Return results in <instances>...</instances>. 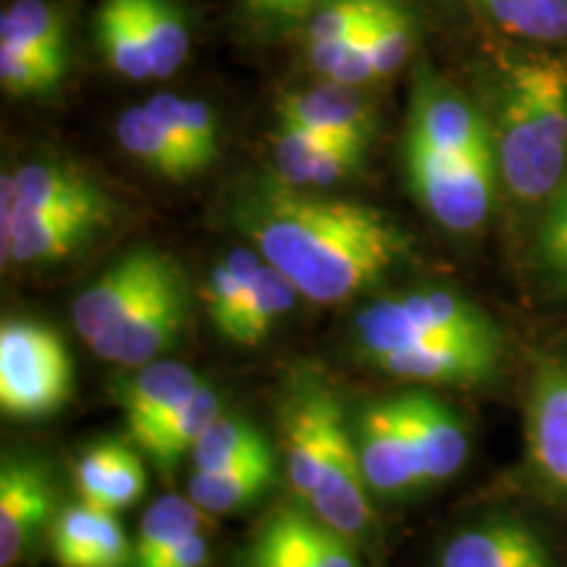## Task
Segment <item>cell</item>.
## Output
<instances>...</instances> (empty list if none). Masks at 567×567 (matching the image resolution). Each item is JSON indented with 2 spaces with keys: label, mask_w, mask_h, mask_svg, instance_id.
I'll list each match as a JSON object with an SVG mask.
<instances>
[{
  "label": "cell",
  "mask_w": 567,
  "mask_h": 567,
  "mask_svg": "<svg viewBox=\"0 0 567 567\" xmlns=\"http://www.w3.org/2000/svg\"><path fill=\"white\" fill-rule=\"evenodd\" d=\"M234 218L260 258L318 305L373 287L410 250L408 234L384 210L308 195L276 176L239 189Z\"/></svg>",
  "instance_id": "obj_1"
},
{
  "label": "cell",
  "mask_w": 567,
  "mask_h": 567,
  "mask_svg": "<svg viewBox=\"0 0 567 567\" xmlns=\"http://www.w3.org/2000/svg\"><path fill=\"white\" fill-rule=\"evenodd\" d=\"M499 176L520 203H547L567 176V61H505L494 124Z\"/></svg>",
  "instance_id": "obj_2"
},
{
  "label": "cell",
  "mask_w": 567,
  "mask_h": 567,
  "mask_svg": "<svg viewBox=\"0 0 567 567\" xmlns=\"http://www.w3.org/2000/svg\"><path fill=\"white\" fill-rule=\"evenodd\" d=\"M354 334L365 360L444 337L502 342L492 316L446 289H417L368 305L354 318Z\"/></svg>",
  "instance_id": "obj_3"
},
{
  "label": "cell",
  "mask_w": 567,
  "mask_h": 567,
  "mask_svg": "<svg viewBox=\"0 0 567 567\" xmlns=\"http://www.w3.org/2000/svg\"><path fill=\"white\" fill-rule=\"evenodd\" d=\"M74 394V363L59 331L30 318L0 326V410L19 421L51 417Z\"/></svg>",
  "instance_id": "obj_4"
},
{
  "label": "cell",
  "mask_w": 567,
  "mask_h": 567,
  "mask_svg": "<svg viewBox=\"0 0 567 567\" xmlns=\"http://www.w3.org/2000/svg\"><path fill=\"white\" fill-rule=\"evenodd\" d=\"M405 174L417 203L450 231H476L492 213L499 161L496 155L439 153L405 140Z\"/></svg>",
  "instance_id": "obj_5"
},
{
  "label": "cell",
  "mask_w": 567,
  "mask_h": 567,
  "mask_svg": "<svg viewBox=\"0 0 567 567\" xmlns=\"http://www.w3.org/2000/svg\"><path fill=\"white\" fill-rule=\"evenodd\" d=\"M439 153L496 155L494 132L476 105L457 87L442 80L429 63L415 69L413 97H410L408 137Z\"/></svg>",
  "instance_id": "obj_6"
},
{
  "label": "cell",
  "mask_w": 567,
  "mask_h": 567,
  "mask_svg": "<svg viewBox=\"0 0 567 567\" xmlns=\"http://www.w3.org/2000/svg\"><path fill=\"white\" fill-rule=\"evenodd\" d=\"M184 321H187V289H184L182 268H176L134 305L130 316L111 326L90 347L111 363L142 368L174 344Z\"/></svg>",
  "instance_id": "obj_7"
},
{
  "label": "cell",
  "mask_w": 567,
  "mask_h": 567,
  "mask_svg": "<svg viewBox=\"0 0 567 567\" xmlns=\"http://www.w3.org/2000/svg\"><path fill=\"white\" fill-rule=\"evenodd\" d=\"M176 268H179L176 260L166 252L147 250V247L126 252L71 305V318L80 337L87 344L95 342L111 326L130 316L134 305Z\"/></svg>",
  "instance_id": "obj_8"
},
{
  "label": "cell",
  "mask_w": 567,
  "mask_h": 567,
  "mask_svg": "<svg viewBox=\"0 0 567 567\" xmlns=\"http://www.w3.org/2000/svg\"><path fill=\"white\" fill-rule=\"evenodd\" d=\"M113 205L109 197L95 203L66 205L38 213H24L0 229L3 260L11 266H48L76 252L87 239L109 226Z\"/></svg>",
  "instance_id": "obj_9"
},
{
  "label": "cell",
  "mask_w": 567,
  "mask_h": 567,
  "mask_svg": "<svg viewBox=\"0 0 567 567\" xmlns=\"http://www.w3.org/2000/svg\"><path fill=\"white\" fill-rule=\"evenodd\" d=\"M245 567H360L352 542L302 509H281L245 549Z\"/></svg>",
  "instance_id": "obj_10"
},
{
  "label": "cell",
  "mask_w": 567,
  "mask_h": 567,
  "mask_svg": "<svg viewBox=\"0 0 567 567\" xmlns=\"http://www.w3.org/2000/svg\"><path fill=\"white\" fill-rule=\"evenodd\" d=\"M368 145L279 122L274 137V176L295 189L337 187L363 166Z\"/></svg>",
  "instance_id": "obj_11"
},
{
  "label": "cell",
  "mask_w": 567,
  "mask_h": 567,
  "mask_svg": "<svg viewBox=\"0 0 567 567\" xmlns=\"http://www.w3.org/2000/svg\"><path fill=\"white\" fill-rule=\"evenodd\" d=\"M354 446H358L363 476L375 494L405 496L425 488L421 463L408 442L394 400L373 402L363 410Z\"/></svg>",
  "instance_id": "obj_12"
},
{
  "label": "cell",
  "mask_w": 567,
  "mask_h": 567,
  "mask_svg": "<svg viewBox=\"0 0 567 567\" xmlns=\"http://www.w3.org/2000/svg\"><path fill=\"white\" fill-rule=\"evenodd\" d=\"M53 484L32 457H6L0 465V567H13L51 520Z\"/></svg>",
  "instance_id": "obj_13"
},
{
  "label": "cell",
  "mask_w": 567,
  "mask_h": 567,
  "mask_svg": "<svg viewBox=\"0 0 567 567\" xmlns=\"http://www.w3.org/2000/svg\"><path fill=\"white\" fill-rule=\"evenodd\" d=\"M499 354L502 342L444 337L384 352L368 363L396 379L425 381V384H476L496 371Z\"/></svg>",
  "instance_id": "obj_14"
},
{
  "label": "cell",
  "mask_w": 567,
  "mask_h": 567,
  "mask_svg": "<svg viewBox=\"0 0 567 567\" xmlns=\"http://www.w3.org/2000/svg\"><path fill=\"white\" fill-rule=\"evenodd\" d=\"M101 184L66 161H30L0 179V229L24 213L105 200Z\"/></svg>",
  "instance_id": "obj_15"
},
{
  "label": "cell",
  "mask_w": 567,
  "mask_h": 567,
  "mask_svg": "<svg viewBox=\"0 0 567 567\" xmlns=\"http://www.w3.org/2000/svg\"><path fill=\"white\" fill-rule=\"evenodd\" d=\"M439 567H555L549 547L520 517L473 523L442 547Z\"/></svg>",
  "instance_id": "obj_16"
},
{
  "label": "cell",
  "mask_w": 567,
  "mask_h": 567,
  "mask_svg": "<svg viewBox=\"0 0 567 567\" xmlns=\"http://www.w3.org/2000/svg\"><path fill=\"white\" fill-rule=\"evenodd\" d=\"M318 520L350 538H360L371 526V502H368V481L360 467L358 446L344 421L339 423L329 457L318 476L313 494L308 496Z\"/></svg>",
  "instance_id": "obj_17"
},
{
  "label": "cell",
  "mask_w": 567,
  "mask_h": 567,
  "mask_svg": "<svg viewBox=\"0 0 567 567\" xmlns=\"http://www.w3.org/2000/svg\"><path fill=\"white\" fill-rule=\"evenodd\" d=\"M51 549L59 567H134V544L116 513L82 499L53 517Z\"/></svg>",
  "instance_id": "obj_18"
},
{
  "label": "cell",
  "mask_w": 567,
  "mask_h": 567,
  "mask_svg": "<svg viewBox=\"0 0 567 567\" xmlns=\"http://www.w3.org/2000/svg\"><path fill=\"white\" fill-rule=\"evenodd\" d=\"M408 442L421 463L425 486L460 473L467 457V436L460 417L436 396L410 392L394 396Z\"/></svg>",
  "instance_id": "obj_19"
},
{
  "label": "cell",
  "mask_w": 567,
  "mask_h": 567,
  "mask_svg": "<svg viewBox=\"0 0 567 567\" xmlns=\"http://www.w3.org/2000/svg\"><path fill=\"white\" fill-rule=\"evenodd\" d=\"M279 122L305 126L329 137L371 142L375 134V109L360 87L321 80L313 87L287 92L276 105Z\"/></svg>",
  "instance_id": "obj_20"
},
{
  "label": "cell",
  "mask_w": 567,
  "mask_h": 567,
  "mask_svg": "<svg viewBox=\"0 0 567 567\" xmlns=\"http://www.w3.org/2000/svg\"><path fill=\"white\" fill-rule=\"evenodd\" d=\"M528 455L549 486L567 494V368L549 365L536 373L526 415Z\"/></svg>",
  "instance_id": "obj_21"
},
{
  "label": "cell",
  "mask_w": 567,
  "mask_h": 567,
  "mask_svg": "<svg viewBox=\"0 0 567 567\" xmlns=\"http://www.w3.org/2000/svg\"><path fill=\"white\" fill-rule=\"evenodd\" d=\"M134 371L137 373L130 379L118 381L116 400L124 410L132 442H137L145 431L187 402L203 386V381L187 365L172 360H153Z\"/></svg>",
  "instance_id": "obj_22"
},
{
  "label": "cell",
  "mask_w": 567,
  "mask_h": 567,
  "mask_svg": "<svg viewBox=\"0 0 567 567\" xmlns=\"http://www.w3.org/2000/svg\"><path fill=\"white\" fill-rule=\"evenodd\" d=\"M342 421L337 400L326 392L305 394L295 405L287 421V471L297 494H313Z\"/></svg>",
  "instance_id": "obj_23"
},
{
  "label": "cell",
  "mask_w": 567,
  "mask_h": 567,
  "mask_svg": "<svg viewBox=\"0 0 567 567\" xmlns=\"http://www.w3.org/2000/svg\"><path fill=\"white\" fill-rule=\"evenodd\" d=\"M276 463L271 452L247 457L218 471H195L189 478V499L205 513H234L252 505L274 484Z\"/></svg>",
  "instance_id": "obj_24"
},
{
  "label": "cell",
  "mask_w": 567,
  "mask_h": 567,
  "mask_svg": "<svg viewBox=\"0 0 567 567\" xmlns=\"http://www.w3.org/2000/svg\"><path fill=\"white\" fill-rule=\"evenodd\" d=\"M221 415V400L210 386H200L182 402L174 413H168L161 423H155L151 431H145L137 442L140 450L153 460L155 465L168 471L174 463H179L184 455H193L195 444L200 442L205 429Z\"/></svg>",
  "instance_id": "obj_25"
},
{
  "label": "cell",
  "mask_w": 567,
  "mask_h": 567,
  "mask_svg": "<svg viewBox=\"0 0 567 567\" xmlns=\"http://www.w3.org/2000/svg\"><path fill=\"white\" fill-rule=\"evenodd\" d=\"M116 134L124 151L161 179L187 182L200 174L179 142L155 122V116L145 105L124 111L116 124Z\"/></svg>",
  "instance_id": "obj_26"
},
{
  "label": "cell",
  "mask_w": 567,
  "mask_h": 567,
  "mask_svg": "<svg viewBox=\"0 0 567 567\" xmlns=\"http://www.w3.org/2000/svg\"><path fill=\"white\" fill-rule=\"evenodd\" d=\"M137 32L153 61L155 80H166L189 55L187 19L174 0H126Z\"/></svg>",
  "instance_id": "obj_27"
},
{
  "label": "cell",
  "mask_w": 567,
  "mask_h": 567,
  "mask_svg": "<svg viewBox=\"0 0 567 567\" xmlns=\"http://www.w3.org/2000/svg\"><path fill=\"white\" fill-rule=\"evenodd\" d=\"M145 109L153 113L163 130L179 142L184 153L193 158L197 172L203 174L218 158V124L208 103L172 95V92H158L145 103Z\"/></svg>",
  "instance_id": "obj_28"
},
{
  "label": "cell",
  "mask_w": 567,
  "mask_h": 567,
  "mask_svg": "<svg viewBox=\"0 0 567 567\" xmlns=\"http://www.w3.org/2000/svg\"><path fill=\"white\" fill-rule=\"evenodd\" d=\"M197 530H203V515L193 499L168 494L153 502L142 515L134 542V567H161L184 538Z\"/></svg>",
  "instance_id": "obj_29"
},
{
  "label": "cell",
  "mask_w": 567,
  "mask_h": 567,
  "mask_svg": "<svg viewBox=\"0 0 567 567\" xmlns=\"http://www.w3.org/2000/svg\"><path fill=\"white\" fill-rule=\"evenodd\" d=\"M297 297L302 295L297 292L295 284L281 271H276L274 266L264 264L250 297H247V302L239 310V316L234 318L224 339L239 347H255L266 342L274 326L295 308Z\"/></svg>",
  "instance_id": "obj_30"
},
{
  "label": "cell",
  "mask_w": 567,
  "mask_h": 567,
  "mask_svg": "<svg viewBox=\"0 0 567 567\" xmlns=\"http://www.w3.org/2000/svg\"><path fill=\"white\" fill-rule=\"evenodd\" d=\"M97 45L116 74L132 82L155 80L153 61L134 24L126 0H103L95 13Z\"/></svg>",
  "instance_id": "obj_31"
},
{
  "label": "cell",
  "mask_w": 567,
  "mask_h": 567,
  "mask_svg": "<svg viewBox=\"0 0 567 567\" xmlns=\"http://www.w3.org/2000/svg\"><path fill=\"white\" fill-rule=\"evenodd\" d=\"M264 264L266 260H260V252L237 247L210 271L208 287H205V305H208L213 329L221 337L229 331L234 318L239 316L247 297H250Z\"/></svg>",
  "instance_id": "obj_32"
},
{
  "label": "cell",
  "mask_w": 567,
  "mask_h": 567,
  "mask_svg": "<svg viewBox=\"0 0 567 567\" xmlns=\"http://www.w3.org/2000/svg\"><path fill=\"white\" fill-rule=\"evenodd\" d=\"M0 42L66 61V24L48 0H13L0 17Z\"/></svg>",
  "instance_id": "obj_33"
},
{
  "label": "cell",
  "mask_w": 567,
  "mask_h": 567,
  "mask_svg": "<svg viewBox=\"0 0 567 567\" xmlns=\"http://www.w3.org/2000/svg\"><path fill=\"white\" fill-rule=\"evenodd\" d=\"M499 30L534 42L567 40V0H476Z\"/></svg>",
  "instance_id": "obj_34"
},
{
  "label": "cell",
  "mask_w": 567,
  "mask_h": 567,
  "mask_svg": "<svg viewBox=\"0 0 567 567\" xmlns=\"http://www.w3.org/2000/svg\"><path fill=\"white\" fill-rule=\"evenodd\" d=\"M264 452L271 450L250 421L221 413L195 444L193 463L195 471H218V467L243 463L247 457L264 455Z\"/></svg>",
  "instance_id": "obj_35"
},
{
  "label": "cell",
  "mask_w": 567,
  "mask_h": 567,
  "mask_svg": "<svg viewBox=\"0 0 567 567\" xmlns=\"http://www.w3.org/2000/svg\"><path fill=\"white\" fill-rule=\"evenodd\" d=\"M66 74V61L0 42V82L9 95L40 97L59 90Z\"/></svg>",
  "instance_id": "obj_36"
},
{
  "label": "cell",
  "mask_w": 567,
  "mask_h": 567,
  "mask_svg": "<svg viewBox=\"0 0 567 567\" xmlns=\"http://www.w3.org/2000/svg\"><path fill=\"white\" fill-rule=\"evenodd\" d=\"M415 45V17L405 0H386L384 11L375 21L371 42V61L375 82L386 80L405 66Z\"/></svg>",
  "instance_id": "obj_37"
},
{
  "label": "cell",
  "mask_w": 567,
  "mask_h": 567,
  "mask_svg": "<svg viewBox=\"0 0 567 567\" xmlns=\"http://www.w3.org/2000/svg\"><path fill=\"white\" fill-rule=\"evenodd\" d=\"M536 266L555 292L567 295V176L551 193L538 226Z\"/></svg>",
  "instance_id": "obj_38"
},
{
  "label": "cell",
  "mask_w": 567,
  "mask_h": 567,
  "mask_svg": "<svg viewBox=\"0 0 567 567\" xmlns=\"http://www.w3.org/2000/svg\"><path fill=\"white\" fill-rule=\"evenodd\" d=\"M386 0H321L310 17L308 42H339L363 32Z\"/></svg>",
  "instance_id": "obj_39"
},
{
  "label": "cell",
  "mask_w": 567,
  "mask_h": 567,
  "mask_svg": "<svg viewBox=\"0 0 567 567\" xmlns=\"http://www.w3.org/2000/svg\"><path fill=\"white\" fill-rule=\"evenodd\" d=\"M145 486H147V478H145V467H142L140 455L132 450V446L118 442L101 507L109 509V513H124V509H130L134 502L140 499L142 492H145Z\"/></svg>",
  "instance_id": "obj_40"
},
{
  "label": "cell",
  "mask_w": 567,
  "mask_h": 567,
  "mask_svg": "<svg viewBox=\"0 0 567 567\" xmlns=\"http://www.w3.org/2000/svg\"><path fill=\"white\" fill-rule=\"evenodd\" d=\"M118 442L113 439H105V442L92 444L84 455L76 460L74 467V484L76 492H80V499L87 502V505L101 507L105 484H109V473L113 465V457H116Z\"/></svg>",
  "instance_id": "obj_41"
},
{
  "label": "cell",
  "mask_w": 567,
  "mask_h": 567,
  "mask_svg": "<svg viewBox=\"0 0 567 567\" xmlns=\"http://www.w3.org/2000/svg\"><path fill=\"white\" fill-rule=\"evenodd\" d=\"M208 538H205L203 530H197V534L184 538L161 567H205L208 565Z\"/></svg>",
  "instance_id": "obj_42"
},
{
  "label": "cell",
  "mask_w": 567,
  "mask_h": 567,
  "mask_svg": "<svg viewBox=\"0 0 567 567\" xmlns=\"http://www.w3.org/2000/svg\"><path fill=\"white\" fill-rule=\"evenodd\" d=\"M247 9H252L260 17H276V19H297L313 11L318 0H245Z\"/></svg>",
  "instance_id": "obj_43"
}]
</instances>
